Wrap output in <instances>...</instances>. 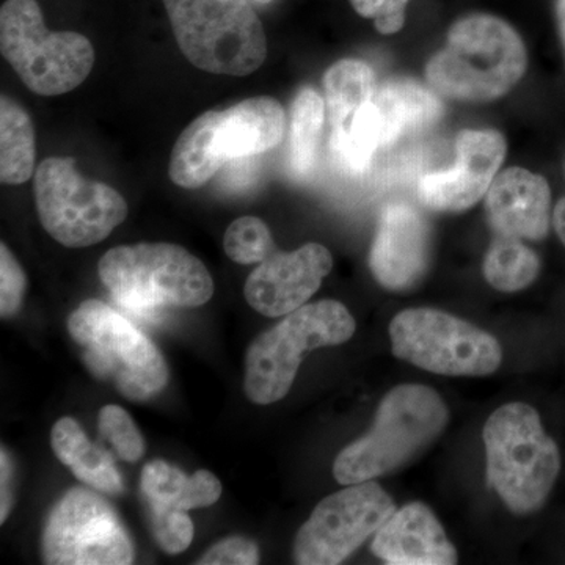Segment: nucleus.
Listing matches in <instances>:
<instances>
[{"label": "nucleus", "instance_id": "nucleus-1", "mask_svg": "<svg viewBox=\"0 0 565 565\" xmlns=\"http://www.w3.org/2000/svg\"><path fill=\"white\" fill-rule=\"evenodd\" d=\"M526 65V47L515 29L493 14L476 13L452 24L426 76L448 98L487 103L511 92Z\"/></svg>", "mask_w": 565, "mask_h": 565}, {"label": "nucleus", "instance_id": "nucleus-2", "mask_svg": "<svg viewBox=\"0 0 565 565\" xmlns=\"http://www.w3.org/2000/svg\"><path fill=\"white\" fill-rule=\"evenodd\" d=\"M448 419V407L429 386H394L379 405L370 433L338 455L334 478L359 484L407 467L444 434Z\"/></svg>", "mask_w": 565, "mask_h": 565}, {"label": "nucleus", "instance_id": "nucleus-3", "mask_svg": "<svg viewBox=\"0 0 565 565\" xmlns=\"http://www.w3.org/2000/svg\"><path fill=\"white\" fill-rule=\"evenodd\" d=\"M487 484L516 515L544 508L561 473V452L531 405L505 404L487 419Z\"/></svg>", "mask_w": 565, "mask_h": 565}, {"label": "nucleus", "instance_id": "nucleus-4", "mask_svg": "<svg viewBox=\"0 0 565 565\" xmlns=\"http://www.w3.org/2000/svg\"><path fill=\"white\" fill-rule=\"evenodd\" d=\"M98 274L115 300L140 316L161 308L202 307L214 294L207 267L177 244L111 248L99 262Z\"/></svg>", "mask_w": 565, "mask_h": 565}, {"label": "nucleus", "instance_id": "nucleus-5", "mask_svg": "<svg viewBox=\"0 0 565 565\" xmlns=\"http://www.w3.org/2000/svg\"><path fill=\"white\" fill-rule=\"evenodd\" d=\"M162 2L178 46L196 68L244 77L266 62V32L247 0Z\"/></svg>", "mask_w": 565, "mask_h": 565}, {"label": "nucleus", "instance_id": "nucleus-6", "mask_svg": "<svg viewBox=\"0 0 565 565\" xmlns=\"http://www.w3.org/2000/svg\"><path fill=\"white\" fill-rule=\"evenodd\" d=\"M68 332L93 375L131 401H147L169 384L161 351L131 321L102 300H85L68 318Z\"/></svg>", "mask_w": 565, "mask_h": 565}, {"label": "nucleus", "instance_id": "nucleus-7", "mask_svg": "<svg viewBox=\"0 0 565 565\" xmlns=\"http://www.w3.org/2000/svg\"><path fill=\"white\" fill-rule=\"evenodd\" d=\"M355 327L351 311L337 300L303 305L286 315L248 348L244 384L248 399L259 405L282 399L291 390L303 353L345 343Z\"/></svg>", "mask_w": 565, "mask_h": 565}, {"label": "nucleus", "instance_id": "nucleus-8", "mask_svg": "<svg viewBox=\"0 0 565 565\" xmlns=\"http://www.w3.org/2000/svg\"><path fill=\"white\" fill-rule=\"evenodd\" d=\"M0 50L29 90L65 95L95 65L90 40L77 32H51L36 0H7L0 9Z\"/></svg>", "mask_w": 565, "mask_h": 565}, {"label": "nucleus", "instance_id": "nucleus-9", "mask_svg": "<svg viewBox=\"0 0 565 565\" xmlns=\"http://www.w3.org/2000/svg\"><path fill=\"white\" fill-rule=\"evenodd\" d=\"M43 228L70 248L102 243L128 217V203L117 189L87 180L73 158H47L33 180Z\"/></svg>", "mask_w": 565, "mask_h": 565}, {"label": "nucleus", "instance_id": "nucleus-10", "mask_svg": "<svg viewBox=\"0 0 565 565\" xmlns=\"http://www.w3.org/2000/svg\"><path fill=\"white\" fill-rule=\"evenodd\" d=\"M393 355L429 373L482 377L500 367L503 351L492 334L444 311L411 308L390 323Z\"/></svg>", "mask_w": 565, "mask_h": 565}, {"label": "nucleus", "instance_id": "nucleus-11", "mask_svg": "<svg viewBox=\"0 0 565 565\" xmlns=\"http://www.w3.org/2000/svg\"><path fill=\"white\" fill-rule=\"evenodd\" d=\"M43 561L54 565H128L134 546L117 512L82 487L63 494L43 531Z\"/></svg>", "mask_w": 565, "mask_h": 565}, {"label": "nucleus", "instance_id": "nucleus-12", "mask_svg": "<svg viewBox=\"0 0 565 565\" xmlns=\"http://www.w3.org/2000/svg\"><path fill=\"white\" fill-rule=\"evenodd\" d=\"M394 511L392 497L377 482L348 486L316 505L296 535L294 559L302 565L341 564L377 533Z\"/></svg>", "mask_w": 565, "mask_h": 565}, {"label": "nucleus", "instance_id": "nucleus-13", "mask_svg": "<svg viewBox=\"0 0 565 565\" xmlns=\"http://www.w3.org/2000/svg\"><path fill=\"white\" fill-rule=\"evenodd\" d=\"M504 137L497 131H463L456 141L457 161L451 169L423 177L419 200L440 212L475 206L489 191L505 158Z\"/></svg>", "mask_w": 565, "mask_h": 565}, {"label": "nucleus", "instance_id": "nucleus-14", "mask_svg": "<svg viewBox=\"0 0 565 565\" xmlns=\"http://www.w3.org/2000/svg\"><path fill=\"white\" fill-rule=\"evenodd\" d=\"M333 267L332 253L321 244L296 252H274L245 281V299L258 313L280 318L307 305Z\"/></svg>", "mask_w": 565, "mask_h": 565}, {"label": "nucleus", "instance_id": "nucleus-15", "mask_svg": "<svg viewBox=\"0 0 565 565\" xmlns=\"http://www.w3.org/2000/svg\"><path fill=\"white\" fill-rule=\"evenodd\" d=\"M430 250L426 218L408 204H388L382 211L371 247V273L390 291H408L429 269Z\"/></svg>", "mask_w": 565, "mask_h": 565}, {"label": "nucleus", "instance_id": "nucleus-16", "mask_svg": "<svg viewBox=\"0 0 565 565\" xmlns=\"http://www.w3.org/2000/svg\"><path fill=\"white\" fill-rule=\"evenodd\" d=\"M486 210L494 233L542 241L552 226V191L541 174L512 167L497 174L490 184Z\"/></svg>", "mask_w": 565, "mask_h": 565}, {"label": "nucleus", "instance_id": "nucleus-17", "mask_svg": "<svg viewBox=\"0 0 565 565\" xmlns=\"http://www.w3.org/2000/svg\"><path fill=\"white\" fill-rule=\"evenodd\" d=\"M371 550L390 565H452L459 561L444 526L423 503L396 509L374 534Z\"/></svg>", "mask_w": 565, "mask_h": 565}, {"label": "nucleus", "instance_id": "nucleus-18", "mask_svg": "<svg viewBox=\"0 0 565 565\" xmlns=\"http://www.w3.org/2000/svg\"><path fill=\"white\" fill-rule=\"evenodd\" d=\"M286 114L270 96L245 99L221 111L217 151L223 161L273 150L285 137Z\"/></svg>", "mask_w": 565, "mask_h": 565}, {"label": "nucleus", "instance_id": "nucleus-19", "mask_svg": "<svg viewBox=\"0 0 565 565\" xmlns=\"http://www.w3.org/2000/svg\"><path fill=\"white\" fill-rule=\"evenodd\" d=\"M218 120L221 110L204 111L178 137L169 167L174 184L200 189L221 170L225 161L217 151Z\"/></svg>", "mask_w": 565, "mask_h": 565}, {"label": "nucleus", "instance_id": "nucleus-20", "mask_svg": "<svg viewBox=\"0 0 565 565\" xmlns=\"http://www.w3.org/2000/svg\"><path fill=\"white\" fill-rule=\"evenodd\" d=\"M384 125L385 147L440 120L444 106L433 92L412 81H390L373 98Z\"/></svg>", "mask_w": 565, "mask_h": 565}, {"label": "nucleus", "instance_id": "nucleus-21", "mask_svg": "<svg viewBox=\"0 0 565 565\" xmlns=\"http://www.w3.org/2000/svg\"><path fill=\"white\" fill-rule=\"evenodd\" d=\"M35 167V129L32 118L9 96L0 98V180L24 184Z\"/></svg>", "mask_w": 565, "mask_h": 565}, {"label": "nucleus", "instance_id": "nucleus-22", "mask_svg": "<svg viewBox=\"0 0 565 565\" xmlns=\"http://www.w3.org/2000/svg\"><path fill=\"white\" fill-rule=\"evenodd\" d=\"M374 70L363 61L345 58L334 63L323 74L327 109L332 128L351 120L375 95Z\"/></svg>", "mask_w": 565, "mask_h": 565}, {"label": "nucleus", "instance_id": "nucleus-23", "mask_svg": "<svg viewBox=\"0 0 565 565\" xmlns=\"http://www.w3.org/2000/svg\"><path fill=\"white\" fill-rule=\"evenodd\" d=\"M381 147H385L384 125L374 102L363 106L345 125L332 128L330 148L338 166L348 173L366 172Z\"/></svg>", "mask_w": 565, "mask_h": 565}, {"label": "nucleus", "instance_id": "nucleus-24", "mask_svg": "<svg viewBox=\"0 0 565 565\" xmlns=\"http://www.w3.org/2000/svg\"><path fill=\"white\" fill-rule=\"evenodd\" d=\"M486 280L497 291L519 292L533 285L541 259L522 239L497 234L484 258Z\"/></svg>", "mask_w": 565, "mask_h": 565}, {"label": "nucleus", "instance_id": "nucleus-25", "mask_svg": "<svg viewBox=\"0 0 565 565\" xmlns=\"http://www.w3.org/2000/svg\"><path fill=\"white\" fill-rule=\"evenodd\" d=\"M326 106L321 95L311 87L302 88L294 98L289 162L297 177H307L313 170L326 120Z\"/></svg>", "mask_w": 565, "mask_h": 565}, {"label": "nucleus", "instance_id": "nucleus-26", "mask_svg": "<svg viewBox=\"0 0 565 565\" xmlns=\"http://www.w3.org/2000/svg\"><path fill=\"white\" fill-rule=\"evenodd\" d=\"M223 248L228 258L239 264L263 263L277 252L269 226L253 215L237 218L228 226L223 236Z\"/></svg>", "mask_w": 565, "mask_h": 565}, {"label": "nucleus", "instance_id": "nucleus-27", "mask_svg": "<svg viewBox=\"0 0 565 565\" xmlns=\"http://www.w3.org/2000/svg\"><path fill=\"white\" fill-rule=\"evenodd\" d=\"M189 476L182 473L180 468L152 460L145 465L141 471V492L147 500L151 512L182 511L180 500L188 486Z\"/></svg>", "mask_w": 565, "mask_h": 565}, {"label": "nucleus", "instance_id": "nucleus-28", "mask_svg": "<svg viewBox=\"0 0 565 565\" xmlns=\"http://www.w3.org/2000/svg\"><path fill=\"white\" fill-rule=\"evenodd\" d=\"M68 468L79 481L99 492L117 494L125 489L114 457L103 446L93 445L92 441L74 457Z\"/></svg>", "mask_w": 565, "mask_h": 565}, {"label": "nucleus", "instance_id": "nucleus-29", "mask_svg": "<svg viewBox=\"0 0 565 565\" xmlns=\"http://www.w3.org/2000/svg\"><path fill=\"white\" fill-rule=\"evenodd\" d=\"M98 429L104 440L114 446L126 462H137L145 455V440L131 415L118 405H106L98 415Z\"/></svg>", "mask_w": 565, "mask_h": 565}, {"label": "nucleus", "instance_id": "nucleus-30", "mask_svg": "<svg viewBox=\"0 0 565 565\" xmlns=\"http://www.w3.org/2000/svg\"><path fill=\"white\" fill-rule=\"evenodd\" d=\"M151 527L156 542L169 555H180L191 546L193 523L185 511L151 512Z\"/></svg>", "mask_w": 565, "mask_h": 565}, {"label": "nucleus", "instance_id": "nucleus-31", "mask_svg": "<svg viewBox=\"0 0 565 565\" xmlns=\"http://www.w3.org/2000/svg\"><path fill=\"white\" fill-rule=\"evenodd\" d=\"M28 277L6 244L0 245V316L11 318L20 311Z\"/></svg>", "mask_w": 565, "mask_h": 565}, {"label": "nucleus", "instance_id": "nucleus-32", "mask_svg": "<svg viewBox=\"0 0 565 565\" xmlns=\"http://www.w3.org/2000/svg\"><path fill=\"white\" fill-rule=\"evenodd\" d=\"M408 2L411 0H351V6L360 17L374 20L379 32L393 35L404 28Z\"/></svg>", "mask_w": 565, "mask_h": 565}, {"label": "nucleus", "instance_id": "nucleus-33", "mask_svg": "<svg viewBox=\"0 0 565 565\" xmlns=\"http://www.w3.org/2000/svg\"><path fill=\"white\" fill-rule=\"evenodd\" d=\"M259 563V550L255 542L245 537H228L212 546L199 561L202 565H255Z\"/></svg>", "mask_w": 565, "mask_h": 565}, {"label": "nucleus", "instance_id": "nucleus-34", "mask_svg": "<svg viewBox=\"0 0 565 565\" xmlns=\"http://www.w3.org/2000/svg\"><path fill=\"white\" fill-rule=\"evenodd\" d=\"M222 494V484L211 471L200 470L189 476L188 486L180 500L182 511L191 509L207 508L217 503Z\"/></svg>", "mask_w": 565, "mask_h": 565}, {"label": "nucleus", "instance_id": "nucleus-35", "mask_svg": "<svg viewBox=\"0 0 565 565\" xmlns=\"http://www.w3.org/2000/svg\"><path fill=\"white\" fill-rule=\"evenodd\" d=\"M0 476H2V498H0V523L6 522L13 505V493H11V478H13V465L6 448H2V459H0Z\"/></svg>", "mask_w": 565, "mask_h": 565}, {"label": "nucleus", "instance_id": "nucleus-36", "mask_svg": "<svg viewBox=\"0 0 565 565\" xmlns=\"http://www.w3.org/2000/svg\"><path fill=\"white\" fill-rule=\"evenodd\" d=\"M553 226H555L557 237H559L561 243L565 247V196L563 200H559L555 211H553Z\"/></svg>", "mask_w": 565, "mask_h": 565}, {"label": "nucleus", "instance_id": "nucleus-37", "mask_svg": "<svg viewBox=\"0 0 565 565\" xmlns=\"http://www.w3.org/2000/svg\"><path fill=\"white\" fill-rule=\"evenodd\" d=\"M557 28H559L561 39H563L565 50V0L556 2Z\"/></svg>", "mask_w": 565, "mask_h": 565}]
</instances>
